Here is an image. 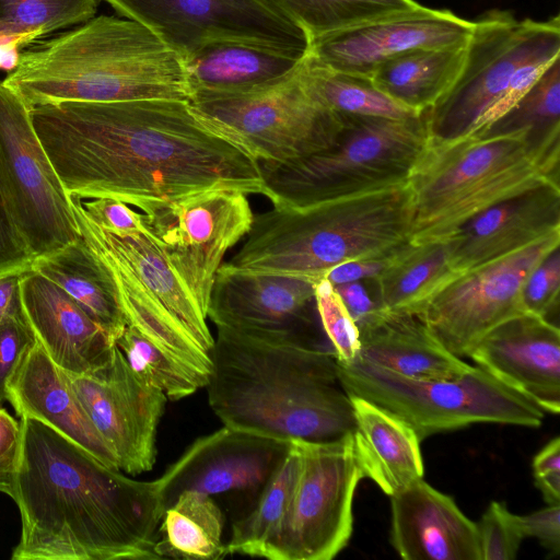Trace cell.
I'll use <instances>...</instances> for the list:
<instances>
[{"label": "cell", "instance_id": "cell-1", "mask_svg": "<svg viewBox=\"0 0 560 560\" xmlns=\"http://www.w3.org/2000/svg\"><path fill=\"white\" fill-rule=\"evenodd\" d=\"M66 191L147 214L214 186L264 195L259 164L208 129L188 101L60 102L30 108Z\"/></svg>", "mask_w": 560, "mask_h": 560}, {"label": "cell", "instance_id": "cell-2", "mask_svg": "<svg viewBox=\"0 0 560 560\" xmlns=\"http://www.w3.org/2000/svg\"><path fill=\"white\" fill-rule=\"evenodd\" d=\"M20 423L12 560L160 559L165 506L156 480L127 477L34 418Z\"/></svg>", "mask_w": 560, "mask_h": 560}, {"label": "cell", "instance_id": "cell-3", "mask_svg": "<svg viewBox=\"0 0 560 560\" xmlns=\"http://www.w3.org/2000/svg\"><path fill=\"white\" fill-rule=\"evenodd\" d=\"M211 359L208 401L223 425L284 441L353 432L331 349L217 327Z\"/></svg>", "mask_w": 560, "mask_h": 560}, {"label": "cell", "instance_id": "cell-4", "mask_svg": "<svg viewBox=\"0 0 560 560\" xmlns=\"http://www.w3.org/2000/svg\"><path fill=\"white\" fill-rule=\"evenodd\" d=\"M3 83L30 108L60 102L190 100L182 56L138 22L109 15L25 46Z\"/></svg>", "mask_w": 560, "mask_h": 560}, {"label": "cell", "instance_id": "cell-5", "mask_svg": "<svg viewBox=\"0 0 560 560\" xmlns=\"http://www.w3.org/2000/svg\"><path fill=\"white\" fill-rule=\"evenodd\" d=\"M409 184L305 208L254 215L241 248L222 268L318 282L334 267L394 253L410 242Z\"/></svg>", "mask_w": 560, "mask_h": 560}, {"label": "cell", "instance_id": "cell-6", "mask_svg": "<svg viewBox=\"0 0 560 560\" xmlns=\"http://www.w3.org/2000/svg\"><path fill=\"white\" fill-rule=\"evenodd\" d=\"M81 237L100 258L127 326L202 377L211 374L214 338L207 316L147 233L119 236L86 214L71 196Z\"/></svg>", "mask_w": 560, "mask_h": 560}, {"label": "cell", "instance_id": "cell-7", "mask_svg": "<svg viewBox=\"0 0 560 560\" xmlns=\"http://www.w3.org/2000/svg\"><path fill=\"white\" fill-rule=\"evenodd\" d=\"M427 110L405 119L341 115L331 147L289 163H259L262 196L273 207L299 209L407 184L429 144Z\"/></svg>", "mask_w": 560, "mask_h": 560}, {"label": "cell", "instance_id": "cell-8", "mask_svg": "<svg viewBox=\"0 0 560 560\" xmlns=\"http://www.w3.org/2000/svg\"><path fill=\"white\" fill-rule=\"evenodd\" d=\"M546 182L559 184L523 135L430 143L408 184L412 243L445 241L488 207Z\"/></svg>", "mask_w": 560, "mask_h": 560}, {"label": "cell", "instance_id": "cell-9", "mask_svg": "<svg viewBox=\"0 0 560 560\" xmlns=\"http://www.w3.org/2000/svg\"><path fill=\"white\" fill-rule=\"evenodd\" d=\"M337 362V361H336ZM341 387L405 420L420 441L475 423L537 428L544 410L479 366L453 380L402 376L360 358L337 362Z\"/></svg>", "mask_w": 560, "mask_h": 560}, {"label": "cell", "instance_id": "cell-10", "mask_svg": "<svg viewBox=\"0 0 560 560\" xmlns=\"http://www.w3.org/2000/svg\"><path fill=\"white\" fill-rule=\"evenodd\" d=\"M558 55L559 14L534 21L517 20L505 10L483 13L474 21L458 75L427 110L429 142L445 143L469 137L523 65Z\"/></svg>", "mask_w": 560, "mask_h": 560}, {"label": "cell", "instance_id": "cell-11", "mask_svg": "<svg viewBox=\"0 0 560 560\" xmlns=\"http://www.w3.org/2000/svg\"><path fill=\"white\" fill-rule=\"evenodd\" d=\"M196 117L211 131L259 163H289L331 147L343 118L303 85L299 72L262 92L200 95L189 100Z\"/></svg>", "mask_w": 560, "mask_h": 560}, {"label": "cell", "instance_id": "cell-12", "mask_svg": "<svg viewBox=\"0 0 560 560\" xmlns=\"http://www.w3.org/2000/svg\"><path fill=\"white\" fill-rule=\"evenodd\" d=\"M0 190L34 258L78 241L71 196L33 127L30 107L0 81Z\"/></svg>", "mask_w": 560, "mask_h": 560}, {"label": "cell", "instance_id": "cell-13", "mask_svg": "<svg viewBox=\"0 0 560 560\" xmlns=\"http://www.w3.org/2000/svg\"><path fill=\"white\" fill-rule=\"evenodd\" d=\"M300 472L284 521L270 544L269 560H330L348 544L352 504L363 472L353 434L328 442L295 440Z\"/></svg>", "mask_w": 560, "mask_h": 560}, {"label": "cell", "instance_id": "cell-14", "mask_svg": "<svg viewBox=\"0 0 560 560\" xmlns=\"http://www.w3.org/2000/svg\"><path fill=\"white\" fill-rule=\"evenodd\" d=\"M247 196L214 186L143 214L147 234L206 316L225 254L252 228L254 213Z\"/></svg>", "mask_w": 560, "mask_h": 560}, {"label": "cell", "instance_id": "cell-15", "mask_svg": "<svg viewBox=\"0 0 560 560\" xmlns=\"http://www.w3.org/2000/svg\"><path fill=\"white\" fill-rule=\"evenodd\" d=\"M153 32L182 58L218 40L307 56L311 37L269 0H104Z\"/></svg>", "mask_w": 560, "mask_h": 560}, {"label": "cell", "instance_id": "cell-16", "mask_svg": "<svg viewBox=\"0 0 560 560\" xmlns=\"http://www.w3.org/2000/svg\"><path fill=\"white\" fill-rule=\"evenodd\" d=\"M560 244V232L465 271L417 312L453 354L468 357L501 323L526 313L522 287L530 271Z\"/></svg>", "mask_w": 560, "mask_h": 560}, {"label": "cell", "instance_id": "cell-17", "mask_svg": "<svg viewBox=\"0 0 560 560\" xmlns=\"http://www.w3.org/2000/svg\"><path fill=\"white\" fill-rule=\"evenodd\" d=\"M72 388L119 469L139 475L156 459V432L167 401L129 366L115 345L108 362L92 375L68 373Z\"/></svg>", "mask_w": 560, "mask_h": 560}, {"label": "cell", "instance_id": "cell-18", "mask_svg": "<svg viewBox=\"0 0 560 560\" xmlns=\"http://www.w3.org/2000/svg\"><path fill=\"white\" fill-rule=\"evenodd\" d=\"M315 285L299 277L220 267L207 317L215 327L329 349L316 332Z\"/></svg>", "mask_w": 560, "mask_h": 560}, {"label": "cell", "instance_id": "cell-19", "mask_svg": "<svg viewBox=\"0 0 560 560\" xmlns=\"http://www.w3.org/2000/svg\"><path fill=\"white\" fill-rule=\"evenodd\" d=\"M474 21L450 10L418 8L311 38L307 56L327 68L371 77L405 52L465 42Z\"/></svg>", "mask_w": 560, "mask_h": 560}, {"label": "cell", "instance_id": "cell-20", "mask_svg": "<svg viewBox=\"0 0 560 560\" xmlns=\"http://www.w3.org/2000/svg\"><path fill=\"white\" fill-rule=\"evenodd\" d=\"M291 441L223 425L197 439L156 480L165 509L187 490L209 495L260 491Z\"/></svg>", "mask_w": 560, "mask_h": 560}, {"label": "cell", "instance_id": "cell-21", "mask_svg": "<svg viewBox=\"0 0 560 560\" xmlns=\"http://www.w3.org/2000/svg\"><path fill=\"white\" fill-rule=\"evenodd\" d=\"M468 357L544 412L559 413V326L532 313L517 315L491 329Z\"/></svg>", "mask_w": 560, "mask_h": 560}, {"label": "cell", "instance_id": "cell-22", "mask_svg": "<svg viewBox=\"0 0 560 560\" xmlns=\"http://www.w3.org/2000/svg\"><path fill=\"white\" fill-rule=\"evenodd\" d=\"M560 232L559 184L546 182L482 210L445 240L465 272Z\"/></svg>", "mask_w": 560, "mask_h": 560}, {"label": "cell", "instance_id": "cell-23", "mask_svg": "<svg viewBox=\"0 0 560 560\" xmlns=\"http://www.w3.org/2000/svg\"><path fill=\"white\" fill-rule=\"evenodd\" d=\"M20 302L34 338L63 371L92 375L110 359L114 339L51 280L33 270L22 273Z\"/></svg>", "mask_w": 560, "mask_h": 560}, {"label": "cell", "instance_id": "cell-24", "mask_svg": "<svg viewBox=\"0 0 560 560\" xmlns=\"http://www.w3.org/2000/svg\"><path fill=\"white\" fill-rule=\"evenodd\" d=\"M390 542L405 560H481L477 525L422 478L390 495Z\"/></svg>", "mask_w": 560, "mask_h": 560}, {"label": "cell", "instance_id": "cell-25", "mask_svg": "<svg viewBox=\"0 0 560 560\" xmlns=\"http://www.w3.org/2000/svg\"><path fill=\"white\" fill-rule=\"evenodd\" d=\"M5 394L20 418L30 417L45 423L103 464L119 469L116 455L92 423L67 372L36 339L10 377Z\"/></svg>", "mask_w": 560, "mask_h": 560}, {"label": "cell", "instance_id": "cell-26", "mask_svg": "<svg viewBox=\"0 0 560 560\" xmlns=\"http://www.w3.org/2000/svg\"><path fill=\"white\" fill-rule=\"evenodd\" d=\"M305 57L247 42L218 40L201 46L183 61L191 98L270 90L293 78Z\"/></svg>", "mask_w": 560, "mask_h": 560}, {"label": "cell", "instance_id": "cell-27", "mask_svg": "<svg viewBox=\"0 0 560 560\" xmlns=\"http://www.w3.org/2000/svg\"><path fill=\"white\" fill-rule=\"evenodd\" d=\"M359 332L358 358L402 376L453 380L472 368L448 351L417 312L383 310Z\"/></svg>", "mask_w": 560, "mask_h": 560}, {"label": "cell", "instance_id": "cell-28", "mask_svg": "<svg viewBox=\"0 0 560 560\" xmlns=\"http://www.w3.org/2000/svg\"><path fill=\"white\" fill-rule=\"evenodd\" d=\"M354 417V452L364 478L389 497L423 477L420 439L395 413L349 395Z\"/></svg>", "mask_w": 560, "mask_h": 560}, {"label": "cell", "instance_id": "cell-29", "mask_svg": "<svg viewBox=\"0 0 560 560\" xmlns=\"http://www.w3.org/2000/svg\"><path fill=\"white\" fill-rule=\"evenodd\" d=\"M523 135L532 154L559 180L560 162V57L505 113L469 137L487 139Z\"/></svg>", "mask_w": 560, "mask_h": 560}, {"label": "cell", "instance_id": "cell-30", "mask_svg": "<svg viewBox=\"0 0 560 560\" xmlns=\"http://www.w3.org/2000/svg\"><path fill=\"white\" fill-rule=\"evenodd\" d=\"M468 39L458 44L415 49L381 63L371 74L374 84L390 98L424 112L446 92L458 75Z\"/></svg>", "mask_w": 560, "mask_h": 560}, {"label": "cell", "instance_id": "cell-31", "mask_svg": "<svg viewBox=\"0 0 560 560\" xmlns=\"http://www.w3.org/2000/svg\"><path fill=\"white\" fill-rule=\"evenodd\" d=\"M460 273L450 261L445 241H410L393 255L374 284L384 310L419 312Z\"/></svg>", "mask_w": 560, "mask_h": 560}, {"label": "cell", "instance_id": "cell-32", "mask_svg": "<svg viewBox=\"0 0 560 560\" xmlns=\"http://www.w3.org/2000/svg\"><path fill=\"white\" fill-rule=\"evenodd\" d=\"M32 270L63 289L116 343L127 324L100 258L82 237L56 253L35 258Z\"/></svg>", "mask_w": 560, "mask_h": 560}, {"label": "cell", "instance_id": "cell-33", "mask_svg": "<svg viewBox=\"0 0 560 560\" xmlns=\"http://www.w3.org/2000/svg\"><path fill=\"white\" fill-rule=\"evenodd\" d=\"M224 517L211 495L187 490L165 509L156 553L162 558L218 560L226 556Z\"/></svg>", "mask_w": 560, "mask_h": 560}, {"label": "cell", "instance_id": "cell-34", "mask_svg": "<svg viewBox=\"0 0 560 560\" xmlns=\"http://www.w3.org/2000/svg\"><path fill=\"white\" fill-rule=\"evenodd\" d=\"M300 466V450L292 440L284 459L258 493L256 505L234 522L226 555L266 557L291 504Z\"/></svg>", "mask_w": 560, "mask_h": 560}, {"label": "cell", "instance_id": "cell-35", "mask_svg": "<svg viewBox=\"0 0 560 560\" xmlns=\"http://www.w3.org/2000/svg\"><path fill=\"white\" fill-rule=\"evenodd\" d=\"M299 77L315 98L338 115L405 119L422 113L390 98L371 77L334 70L308 56L299 70Z\"/></svg>", "mask_w": 560, "mask_h": 560}, {"label": "cell", "instance_id": "cell-36", "mask_svg": "<svg viewBox=\"0 0 560 560\" xmlns=\"http://www.w3.org/2000/svg\"><path fill=\"white\" fill-rule=\"evenodd\" d=\"M310 37L413 10L415 0H269Z\"/></svg>", "mask_w": 560, "mask_h": 560}, {"label": "cell", "instance_id": "cell-37", "mask_svg": "<svg viewBox=\"0 0 560 560\" xmlns=\"http://www.w3.org/2000/svg\"><path fill=\"white\" fill-rule=\"evenodd\" d=\"M98 0H0V39L25 46L95 16Z\"/></svg>", "mask_w": 560, "mask_h": 560}, {"label": "cell", "instance_id": "cell-38", "mask_svg": "<svg viewBox=\"0 0 560 560\" xmlns=\"http://www.w3.org/2000/svg\"><path fill=\"white\" fill-rule=\"evenodd\" d=\"M131 370L167 399L178 400L206 387L207 382L170 358L133 328L126 326L116 340Z\"/></svg>", "mask_w": 560, "mask_h": 560}, {"label": "cell", "instance_id": "cell-39", "mask_svg": "<svg viewBox=\"0 0 560 560\" xmlns=\"http://www.w3.org/2000/svg\"><path fill=\"white\" fill-rule=\"evenodd\" d=\"M315 302L323 332L336 361L339 363L354 361L361 349L358 326L335 287L325 278L315 285Z\"/></svg>", "mask_w": 560, "mask_h": 560}, {"label": "cell", "instance_id": "cell-40", "mask_svg": "<svg viewBox=\"0 0 560 560\" xmlns=\"http://www.w3.org/2000/svg\"><path fill=\"white\" fill-rule=\"evenodd\" d=\"M477 525L481 560H512L525 538L513 514L501 503L493 501Z\"/></svg>", "mask_w": 560, "mask_h": 560}, {"label": "cell", "instance_id": "cell-41", "mask_svg": "<svg viewBox=\"0 0 560 560\" xmlns=\"http://www.w3.org/2000/svg\"><path fill=\"white\" fill-rule=\"evenodd\" d=\"M560 250L549 252L530 271L522 287V302L526 313L550 322L559 315ZM555 325V324H553ZM557 326V325H556Z\"/></svg>", "mask_w": 560, "mask_h": 560}, {"label": "cell", "instance_id": "cell-42", "mask_svg": "<svg viewBox=\"0 0 560 560\" xmlns=\"http://www.w3.org/2000/svg\"><path fill=\"white\" fill-rule=\"evenodd\" d=\"M89 218L102 229L119 236L147 233L143 213L132 210L127 203L110 197H100L84 202Z\"/></svg>", "mask_w": 560, "mask_h": 560}, {"label": "cell", "instance_id": "cell-43", "mask_svg": "<svg viewBox=\"0 0 560 560\" xmlns=\"http://www.w3.org/2000/svg\"><path fill=\"white\" fill-rule=\"evenodd\" d=\"M35 338L22 317L0 324V405L7 400L5 387L25 351Z\"/></svg>", "mask_w": 560, "mask_h": 560}, {"label": "cell", "instance_id": "cell-44", "mask_svg": "<svg viewBox=\"0 0 560 560\" xmlns=\"http://www.w3.org/2000/svg\"><path fill=\"white\" fill-rule=\"evenodd\" d=\"M34 259L0 190V277L32 270Z\"/></svg>", "mask_w": 560, "mask_h": 560}, {"label": "cell", "instance_id": "cell-45", "mask_svg": "<svg viewBox=\"0 0 560 560\" xmlns=\"http://www.w3.org/2000/svg\"><path fill=\"white\" fill-rule=\"evenodd\" d=\"M533 471L536 487L547 504L560 503V438L548 442L534 457Z\"/></svg>", "mask_w": 560, "mask_h": 560}, {"label": "cell", "instance_id": "cell-46", "mask_svg": "<svg viewBox=\"0 0 560 560\" xmlns=\"http://www.w3.org/2000/svg\"><path fill=\"white\" fill-rule=\"evenodd\" d=\"M524 537H535L551 553L560 552V503L548 504L527 515H518Z\"/></svg>", "mask_w": 560, "mask_h": 560}, {"label": "cell", "instance_id": "cell-47", "mask_svg": "<svg viewBox=\"0 0 560 560\" xmlns=\"http://www.w3.org/2000/svg\"><path fill=\"white\" fill-rule=\"evenodd\" d=\"M342 303L358 326L370 323L381 311L377 292L370 293L363 281L350 282L335 287Z\"/></svg>", "mask_w": 560, "mask_h": 560}, {"label": "cell", "instance_id": "cell-48", "mask_svg": "<svg viewBox=\"0 0 560 560\" xmlns=\"http://www.w3.org/2000/svg\"><path fill=\"white\" fill-rule=\"evenodd\" d=\"M397 250L385 256L361 258L342 262L330 269L324 278L334 287L350 282L374 280L387 267L393 255Z\"/></svg>", "mask_w": 560, "mask_h": 560}, {"label": "cell", "instance_id": "cell-49", "mask_svg": "<svg viewBox=\"0 0 560 560\" xmlns=\"http://www.w3.org/2000/svg\"><path fill=\"white\" fill-rule=\"evenodd\" d=\"M21 423L0 405V475L11 479L18 457Z\"/></svg>", "mask_w": 560, "mask_h": 560}, {"label": "cell", "instance_id": "cell-50", "mask_svg": "<svg viewBox=\"0 0 560 560\" xmlns=\"http://www.w3.org/2000/svg\"><path fill=\"white\" fill-rule=\"evenodd\" d=\"M21 275L0 277V324L14 317H22L20 302Z\"/></svg>", "mask_w": 560, "mask_h": 560}, {"label": "cell", "instance_id": "cell-51", "mask_svg": "<svg viewBox=\"0 0 560 560\" xmlns=\"http://www.w3.org/2000/svg\"><path fill=\"white\" fill-rule=\"evenodd\" d=\"M0 492H3L9 497L12 494L11 479L2 475H0Z\"/></svg>", "mask_w": 560, "mask_h": 560}]
</instances>
